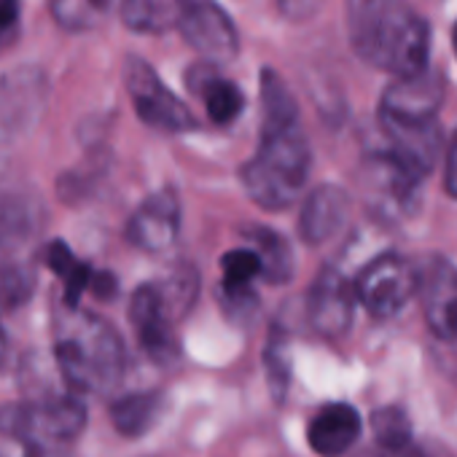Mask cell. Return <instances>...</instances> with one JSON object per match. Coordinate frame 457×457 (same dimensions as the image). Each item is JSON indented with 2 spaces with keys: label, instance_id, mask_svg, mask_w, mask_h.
Here are the masks:
<instances>
[{
  "label": "cell",
  "instance_id": "4316f807",
  "mask_svg": "<svg viewBox=\"0 0 457 457\" xmlns=\"http://www.w3.org/2000/svg\"><path fill=\"white\" fill-rule=\"evenodd\" d=\"M390 0H347V33L353 41V49H361L363 41L377 28L379 17L385 14Z\"/></svg>",
  "mask_w": 457,
  "mask_h": 457
},
{
  "label": "cell",
  "instance_id": "d6986e66",
  "mask_svg": "<svg viewBox=\"0 0 457 457\" xmlns=\"http://www.w3.org/2000/svg\"><path fill=\"white\" fill-rule=\"evenodd\" d=\"M162 414H164V395L154 393V390L124 395V398L113 401V406H111L113 428L129 438L145 436L159 422Z\"/></svg>",
  "mask_w": 457,
  "mask_h": 457
},
{
  "label": "cell",
  "instance_id": "8fae6325",
  "mask_svg": "<svg viewBox=\"0 0 457 457\" xmlns=\"http://www.w3.org/2000/svg\"><path fill=\"white\" fill-rule=\"evenodd\" d=\"M420 299L425 323L441 342L457 339V267L433 256L420 275Z\"/></svg>",
  "mask_w": 457,
  "mask_h": 457
},
{
  "label": "cell",
  "instance_id": "7402d4cb",
  "mask_svg": "<svg viewBox=\"0 0 457 457\" xmlns=\"http://www.w3.org/2000/svg\"><path fill=\"white\" fill-rule=\"evenodd\" d=\"M46 267L62 280V302H65V307H79L84 291H89V286H92L95 270L89 264L79 262L73 256V251L68 248V243H62V240L49 243Z\"/></svg>",
  "mask_w": 457,
  "mask_h": 457
},
{
  "label": "cell",
  "instance_id": "9a60e30c",
  "mask_svg": "<svg viewBox=\"0 0 457 457\" xmlns=\"http://www.w3.org/2000/svg\"><path fill=\"white\" fill-rule=\"evenodd\" d=\"M350 218V196L342 186L323 183L307 194L302 215H299V235L310 248H320L334 240Z\"/></svg>",
  "mask_w": 457,
  "mask_h": 457
},
{
  "label": "cell",
  "instance_id": "836d02e7",
  "mask_svg": "<svg viewBox=\"0 0 457 457\" xmlns=\"http://www.w3.org/2000/svg\"><path fill=\"white\" fill-rule=\"evenodd\" d=\"M452 49H454V57H457V22L452 28Z\"/></svg>",
  "mask_w": 457,
  "mask_h": 457
},
{
  "label": "cell",
  "instance_id": "4dcf8cb0",
  "mask_svg": "<svg viewBox=\"0 0 457 457\" xmlns=\"http://www.w3.org/2000/svg\"><path fill=\"white\" fill-rule=\"evenodd\" d=\"M444 186L446 191L457 199V135L449 145V154H446V170H444Z\"/></svg>",
  "mask_w": 457,
  "mask_h": 457
},
{
  "label": "cell",
  "instance_id": "cb8c5ba5",
  "mask_svg": "<svg viewBox=\"0 0 457 457\" xmlns=\"http://www.w3.org/2000/svg\"><path fill=\"white\" fill-rule=\"evenodd\" d=\"M111 0H49V12L62 30L81 33L100 25Z\"/></svg>",
  "mask_w": 457,
  "mask_h": 457
},
{
  "label": "cell",
  "instance_id": "2e32d148",
  "mask_svg": "<svg viewBox=\"0 0 457 457\" xmlns=\"http://www.w3.org/2000/svg\"><path fill=\"white\" fill-rule=\"evenodd\" d=\"M361 430H363L361 411L355 406H350V403L337 401V403L323 406L312 417L307 438H310V446L318 454L339 457V454H345L361 438Z\"/></svg>",
  "mask_w": 457,
  "mask_h": 457
},
{
  "label": "cell",
  "instance_id": "d6a6232c",
  "mask_svg": "<svg viewBox=\"0 0 457 457\" xmlns=\"http://www.w3.org/2000/svg\"><path fill=\"white\" fill-rule=\"evenodd\" d=\"M6 361H9V339H6L4 326H0V369L6 366Z\"/></svg>",
  "mask_w": 457,
  "mask_h": 457
},
{
  "label": "cell",
  "instance_id": "5bb4252c",
  "mask_svg": "<svg viewBox=\"0 0 457 457\" xmlns=\"http://www.w3.org/2000/svg\"><path fill=\"white\" fill-rule=\"evenodd\" d=\"M444 100V81L433 68L414 76H398L382 95L379 113L398 119H436Z\"/></svg>",
  "mask_w": 457,
  "mask_h": 457
},
{
  "label": "cell",
  "instance_id": "7a4b0ae2",
  "mask_svg": "<svg viewBox=\"0 0 457 457\" xmlns=\"http://www.w3.org/2000/svg\"><path fill=\"white\" fill-rule=\"evenodd\" d=\"M310 178V145L299 127L262 135L259 151L243 164L240 183L262 210H286L304 194Z\"/></svg>",
  "mask_w": 457,
  "mask_h": 457
},
{
  "label": "cell",
  "instance_id": "44dd1931",
  "mask_svg": "<svg viewBox=\"0 0 457 457\" xmlns=\"http://www.w3.org/2000/svg\"><path fill=\"white\" fill-rule=\"evenodd\" d=\"M248 240L253 243V251L262 259V278L272 286H283L294 278V251L288 240L267 226L248 228Z\"/></svg>",
  "mask_w": 457,
  "mask_h": 457
},
{
  "label": "cell",
  "instance_id": "30bf717a",
  "mask_svg": "<svg viewBox=\"0 0 457 457\" xmlns=\"http://www.w3.org/2000/svg\"><path fill=\"white\" fill-rule=\"evenodd\" d=\"M129 323L137 334L140 347L156 363H170L178 355L175 320L167 312L156 283H143L129 302Z\"/></svg>",
  "mask_w": 457,
  "mask_h": 457
},
{
  "label": "cell",
  "instance_id": "ffe728a7",
  "mask_svg": "<svg viewBox=\"0 0 457 457\" xmlns=\"http://www.w3.org/2000/svg\"><path fill=\"white\" fill-rule=\"evenodd\" d=\"M259 84H262V108H264L262 135L299 127L296 100H294V95L288 92L286 81H283L272 68H264L262 76H259Z\"/></svg>",
  "mask_w": 457,
  "mask_h": 457
},
{
  "label": "cell",
  "instance_id": "9c48e42d",
  "mask_svg": "<svg viewBox=\"0 0 457 457\" xmlns=\"http://www.w3.org/2000/svg\"><path fill=\"white\" fill-rule=\"evenodd\" d=\"M355 283H350L339 270H323L307 296V320L310 326L328 339H339L350 331L355 315Z\"/></svg>",
  "mask_w": 457,
  "mask_h": 457
},
{
  "label": "cell",
  "instance_id": "ac0fdd59",
  "mask_svg": "<svg viewBox=\"0 0 457 457\" xmlns=\"http://www.w3.org/2000/svg\"><path fill=\"white\" fill-rule=\"evenodd\" d=\"M191 0H121V20L135 33H164L180 25Z\"/></svg>",
  "mask_w": 457,
  "mask_h": 457
},
{
  "label": "cell",
  "instance_id": "484cf974",
  "mask_svg": "<svg viewBox=\"0 0 457 457\" xmlns=\"http://www.w3.org/2000/svg\"><path fill=\"white\" fill-rule=\"evenodd\" d=\"M371 430L379 446L403 452L411 444V420L401 406H382L371 414Z\"/></svg>",
  "mask_w": 457,
  "mask_h": 457
},
{
  "label": "cell",
  "instance_id": "1f68e13d",
  "mask_svg": "<svg viewBox=\"0 0 457 457\" xmlns=\"http://www.w3.org/2000/svg\"><path fill=\"white\" fill-rule=\"evenodd\" d=\"M20 20V0H0V33H6Z\"/></svg>",
  "mask_w": 457,
  "mask_h": 457
},
{
  "label": "cell",
  "instance_id": "6da1fadb",
  "mask_svg": "<svg viewBox=\"0 0 457 457\" xmlns=\"http://www.w3.org/2000/svg\"><path fill=\"white\" fill-rule=\"evenodd\" d=\"M54 361L76 393L105 395L124 377V345L116 328L79 307H65L54 323Z\"/></svg>",
  "mask_w": 457,
  "mask_h": 457
},
{
  "label": "cell",
  "instance_id": "5b68a950",
  "mask_svg": "<svg viewBox=\"0 0 457 457\" xmlns=\"http://www.w3.org/2000/svg\"><path fill=\"white\" fill-rule=\"evenodd\" d=\"M124 81L143 124L170 135H183L196 127V119L191 116L186 103L167 89V84L145 60L129 57L124 68Z\"/></svg>",
  "mask_w": 457,
  "mask_h": 457
},
{
  "label": "cell",
  "instance_id": "d4e9b609",
  "mask_svg": "<svg viewBox=\"0 0 457 457\" xmlns=\"http://www.w3.org/2000/svg\"><path fill=\"white\" fill-rule=\"evenodd\" d=\"M256 278H262V259L253 248H237V251L223 253L220 259V291L223 294L251 291Z\"/></svg>",
  "mask_w": 457,
  "mask_h": 457
},
{
  "label": "cell",
  "instance_id": "277c9868",
  "mask_svg": "<svg viewBox=\"0 0 457 457\" xmlns=\"http://www.w3.org/2000/svg\"><path fill=\"white\" fill-rule=\"evenodd\" d=\"M36 218L38 215L30 202H0V307H22L36 288Z\"/></svg>",
  "mask_w": 457,
  "mask_h": 457
},
{
  "label": "cell",
  "instance_id": "52a82bcc",
  "mask_svg": "<svg viewBox=\"0 0 457 457\" xmlns=\"http://www.w3.org/2000/svg\"><path fill=\"white\" fill-rule=\"evenodd\" d=\"M178 30L183 41L215 68L232 62L240 52V36L232 17L212 0H191Z\"/></svg>",
  "mask_w": 457,
  "mask_h": 457
},
{
  "label": "cell",
  "instance_id": "8992f818",
  "mask_svg": "<svg viewBox=\"0 0 457 457\" xmlns=\"http://www.w3.org/2000/svg\"><path fill=\"white\" fill-rule=\"evenodd\" d=\"M420 288V275L409 259L398 253H385L374 259L355 280L358 302L374 318H393L398 315L414 291Z\"/></svg>",
  "mask_w": 457,
  "mask_h": 457
},
{
  "label": "cell",
  "instance_id": "7c38bea8",
  "mask_svg": "<svg viewBox=\"0 0 457 457\" xmlns=\"http://www.w3.org/2000/svg\"><path fill=\"white\" fill-rule=\"evenodd\" d=\"M180 232V199L175 188L154 191L129 218L127 240L148 253L167 251Z\"/></svg>",
  "mask_w": 457,
  "mask_h": 457
},
{
  "label": "cell",
  "instance_id": "f546056e",
  "mask_svg": "<svg viewBox=\"0 0 457 457\" xmlns=\"http://www.w3.org/2000/svg\"><path fill=\"white\" fill-rule=\"evenodd\" d=\"M89 291L100 299H113L116 296V278L111 272H95Z\"/></svg>",
  "mask_w": 457,
  "mask_h": 457
},
{
  "label": "cell",
  "instance_id": "603a6c76",
  "mask_svg": "<svg viewBox=\"0 0 457 457\" xmlns=\"http://www.w3.org/2000/svg\"><path fill=\"white\" fill-rule=\"evenodd\" d=\"M156 288H159V296H162L167 312L178 323L194 307V302L199 296V272L194 267L183 264V267L172 270L164 280H159Z\"/></svg>",
  "mask_w": 457,
  "mask_h": 457
},
{
  "label": "cell",
  "instance_id": "3957f363",
  "mask_svg": "<svg viewBox=\"0 0 457 457\" xmlns=\"http://www.w3.org/2000/svg\"><path fill=\"white\" fill-rule=\"evenodd\" d=\"M369 65L398 76H414L430 68L428 22L403 0H390L371 36L355 49Z\"/></svg>",
  "mask_w": 457,
  "mask_h": 457
},
{
  "label": "cell",
  "instance_id": "4fadbf2b",
  "mask_svg": "<svg viewBox=\"0 0 457 457\" xmlns=\"http://www.w3.org/2000/svg\"><path fill=\"white\" fill-rule=\"evenodd\" d=\"M382 132L390 143V151L409 164L420 178H425L441 154V127L436 119H398L379 113Z\"/></svg>",
  "mask_w": 457,
  "mask_h": 457
},
{
  "label": "cell",
  "instance_id": "ba28073f",
  "mask_svg": "<svg viewBox=\"0 0 457 457\" xmlns=\"http://www.w3.org/2000/svg\"><path fill=\"white\" fill-rule=\"evenodd\" d=\"M422 178L403 164L393 151L374 154L366 159L363 172H361V186L366 191V199L385 215H398V212H411L417 194H420Z\"/></svg>",
  "mask_w": 457,
  "mask_h": 457
},
{
  "label": "cell",
  "instance_id": "f1b7e54d",
  "mask_svg": "<svg viewBox=\"0 0 457 457\" xmlns=\"http://www.w3.org/2000/svg\"><path fill=\"white\" fill-rule=\"evenodd\" d=\"M278 6L283 17L302 22V20H310L320 9V0H278Z\"/></svg>",
  "mask_w": 457,
  "mask_h": 457
},
{
  "label": "cell",
  "instance_id": "83f0119b",
  "mask_svg": "<svg viewBox=\"0 0 457 457\" xmlns=\"http://www.w3.org/2000/svg\"><path fill=\"white\" fill-rule=\"evenodd\" d=\"M264 363H267V377H270L275 398H283L288 390V379H291V358H288V342L280 339V334H272L267 353H264Z\"/></svg>",
  "mask_w": 457,
  "mask_h": 457
},
{
  "label": "cell",
  "instance_id": "e0dca14e",
  "mask_svg": "<svg viewBox=\"0 0 457 457\" xmlns=\"http://www.w3.org/2000/svg\"><path fill=\"white\" fill-rule=\"evenodd\" d=\"M215 65H199L191 76H188V87L194 95H199L204 100V108H207V116L212 124L218 127H226L232 124L243 108H245V97L243 92L237 89V84L220 79L215 71Z\"/></svg>",
  "mask_w": 457,
  "mask_h": 457
}]
</instances>
